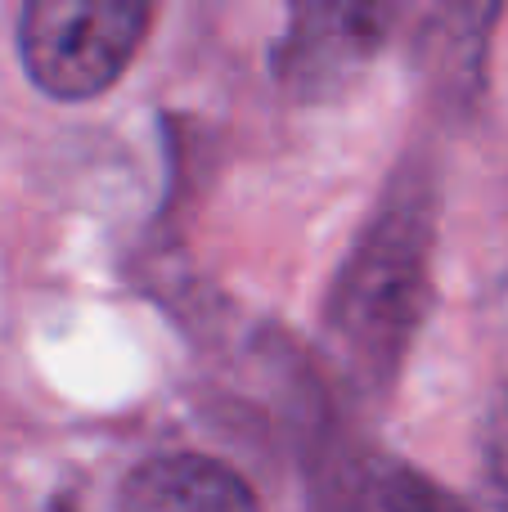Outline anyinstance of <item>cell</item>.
Here are the masks:
<instances>
[{
    "mask_svg": "<svg viewBox=\"0 0 508 512\" xmlns=\"http://www.w3.org/2000/svg\"><path fill=\"white\" fill-rule=\"evenodd\" d=\"M432 248L437 180L423 158H405L324 297L333 364L369 396L392 391L419 337L432 301Z\"/></svg>",
    "mask_w": 508,
    "mask_h": 512,
    "instance_id": "1",
    "label": "cell"
},
{
    "mask_svg": "<svg viewBox=\"0 0 508 512\" xmlns=\"http://www.w3.org/2000/svg\"><path fill=\"white\" fill-rule=\"evenodd\" d=\"M158 0H23L18 59L41 95L77 104L113 90L153 27Z\"/></svg>",
    "mask_w": 508,
    "mask_h": 512,
    "instance_id": "2",
    "label": "cell"
},
{
    "mask_svg": "<svg viewBox=\"0 0 508 512\" xmlns=\"http://www.w3.org/2000/svg\"><path fill=\"white\" fill-rule=\"evenodd\" d=\"M401 0H293L275 45V81L302 104L351 90L392 41Z\"/></svg>",
    "mask_w": 508,
    "mask_h": 512,
    "instance_id": "3",
    "label": "cell"
},
{
    "mask_svg": "<svg viewBox=\"0 0 508 512\" xmlns=\"http://www.w3.org/2000/svg\"><path fill=\"white\" fill-rule=\"evenodd\" d=\"M311 512H473L414 463L329 436L311 463Z\"/></svg>",
    "mask_w": 508,
    "mask_h": 512,
    "instance_id": "4",
    "label": "cell"
},
{
    "mask_svg": "<svg viewBox=\"0 0 508 512\" xmlns=\"http://www.w3.org/2000/svg\"><path fill=\"white\" fill-rule=\"evenodd\" d=\"M504 0H437L414 41V68L441 113H473L486 90L491 36Z\"/></svg>",
    "mask_w": 508,
    "mask_h": 512,
    "instance_id": "5",
    "label": "cell"
},
{
    "mask_svg": "<svg viewBox=\"0 0 508 512\" xmlns=\"http://www.w3.org/2000/svg\"><path fill=\"white\" fill-rule=\"evenodd\" d=\"M122 512H261L252 486L207 454H158L144 459L117 495Z\"/></svg>",
    "mask_w": 508,
    "mask_h": 512,
    "instance_id": "6",
    "label": "cell"
},
{
    "mask_svg": "<svg viewBox=\"0 0 508 512\" xmlns=\"http://www.w3.org/2000/svg\"><path fill=\"white\" fill-rule=\"evenodd\" d=\"M482 477L495 512H508V382L491 396L482 418Z\"/></svg>",
    "mask_w": 508,
    "mask_h": 512,
    "instance_id": "7",
    "label": "cell"
}]
</instances>
